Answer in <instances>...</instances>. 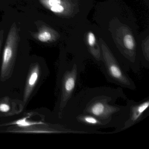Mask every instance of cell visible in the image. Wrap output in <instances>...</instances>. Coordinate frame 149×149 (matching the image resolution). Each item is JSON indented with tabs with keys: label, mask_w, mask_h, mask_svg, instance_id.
I'll return each mask as SVG.
<instances>
[{
	"label": "cell",
	"mask_w": 149,
	"mask_h": 149,
	"mask_svg": "<svg viewBox=\"0 0 149 149\" xmlns=\"http://www.w3.org/2000/svg\"><path fill=\"white\" fill-rule=\"evenodd\" d=\"M124 45L125 47L130 50H132L135 47L133 37L130 35H126L123 39Z\"/></svg>",
	"instance_id": "cell-9"
},
{
	"label": "cell",
	"mask_w": 149,
	"mask_h": 149,
	"mask_svg": "<svg viewBox=\"0 0 149 149\" xmlns=\"http://www.w3.org/2000/svg\"><path fill=\"white\" fill-rule=\"evenodd\" d=\"M12 106L9 100L2 98L0 101V112L1 114H11L13 111Z\"/></svg>",
	"instance_id": "cell-8"
},
{
	"label": "cell",
	"mask_w": 149,
	"mask_h": 149,
	"mask_svg": "<svg viewBox=\"0 0 149 149\" xmlns=\"http://www.w3.org/2000/svg\"><path fill=\"white\" fill-rule=\"evenodd\" d=\"M121 100L128 99L121 87L83 89L69 100L61 118L75 115L91 116L99 119L107 128H116L115 133L119 132L129 116L126 103L123 105L118 103Z\"/></svg>",
	"instance_id": "cell-1"
},
{
	"label": "cell",
	"mask_w": 149,
	"mask_h": 149,
	"mask_svg": "<svg viewBox=\"0 0 149 149\" xmlns=\"http://www.w3.org/2000/svg\"><path fill=\"white\" fill-rule=\"evenodd\" d=\"M4 34L5 32L4 30H2L0 31V53L1 51V47H2V44H3V40H4Z\"/></svg>",
	"instance_id": "cell-12"
},
{
	"label": "cell",
	"mask_w": 149,
	"mask_h": 149,
	"mask_svg": "<svg viewBox=\"0 0 149 149\" xmlns=\"http://www.w3.org/2000/svg\"><path fill=\"white\" fill-rule=\"evenodd\" d=\"M20 37L19 30L13 22L10 27L4 46L1 68V76L3 79L11 76L17 57Z\"/></svg>",
	"instance_id": "cell-4"
},
{
	"label": "cell",
	"mask_w": 149,
	"mask_h": 149,
	"mask_svg": "<svg viewBox=\"0 0 149 149\" xmlns=\"http://www.w3.org/2000/svg\"><path fill=\"white\" fill-rule=\"evenodd\" d=\"M126 104L129 108V116L125 123L122 131L130 128L148 116L149 97H148L139 102L128 99Z\"/></svg>",
	"instance_id": "cell-5"
},
{
	"label": "cell",
	"mask_w": 149,
	"mask_h": 149,
	"mask_svg": "<svg viewBox=\"0 0 149 149\" xmlns=\"http://www.w3.org/2000/svg\"><path fill=\"white\" fill-rule=\"evenodd\" d=\"M42 76V67L38 62L34 63L30 65L28 75L25 84L23 94L22 104L23 107L28 102L32 95L39 84Z\"/></svg>",
	"instance_id": "cell-6"
},
{
	"label": "cell",
	"mask_w": 149,
	"mask_h": 149,
	"mask_svg": "<svg viewBox=\"0 0 149 149\" xmlns=\"http://www.w3.org/2000/svg\"><path fill=\"white\" fill-rule=\"evenodd\" d=\"M85 68L83 63L78 60L60 64L56 82L58 97L53 112L56 122L61 117L67 103L75 94L81 74Z\"/></svg>",
	"instance_id": "cell-2"
},
{
	"label": "cell",
	"mask_w": 149,
	"mask_h": 149,
	"mask_svg": "<svg viewBox=\"0 0 149 149\" xmlns=\"http://www.w3.org/2000/svg\"><path fill=\"white\" fill-rule=\"evenodd\" d=\"M99 66L109 82L130 90L134 91L136 88L134 81L129 76L119 62L112 56L106 54L102 56Z\"/></svg>",
	"instance_id": "cell-3"
},
{
	"label": "cell",
	"mask_w": 149,
	"mask_h": 149,
	"mask_svg": "<svg viewBox=\"0 0 149 149\" xmlns=\"http://www.w3.org/2000/svg\"><path fill=\"white\" fill-rule=\"evenodd\" d=\"M95 37L94 34L92 33H89L88 35V42L89 45L91 47H94L95 43Z\"/></svg>",
	"instance_id": "cell-11"
},
{
	"label": "cell",
	"mask_w": 149,
	"mask_h": 149,
	"mask_svg": "<svg viewBox=\"0 0 149 149\" xmlns=\"http://www.w3.org/2000/svg\"><path fill=\"white\" fill-rule=\"evenodd\" d=\"M53 13L56 14L61 13L64 11V8L61 5L54 6L48 8Z\"/></svg>",
	"instance_id": "cell-10"
},
{
	"label": "cell",
	"mask_w": 149,
	"mask_h": 149,
	"mask_svg": "<svg viewBox=\"0 0 149 149\" xmlns=\"http://www.w3.org/2000/svg\"><path fill=\"white\" fill-rule=\"evenodd\" d=\"M37 28L36 32L29 31V33L35 40L42 43H49L55 38V34L51 29L48 26L43 22L37 20L35 22Z\"/></svg>",
	"instance_id": "cell-7"
}]
</instances>
